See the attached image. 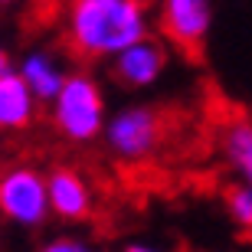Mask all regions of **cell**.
Here are the masks:
<instances>
[{
	"instance_id": "cell-3",
	"label": "cell",
	"mask_w": 252,
	"mask_h": 252,
	"mask_svg": "<svg viewBox=\"0 0 252 252\" xmlns=\"http://www.w3.org/2000/svg\"><path fill=\"white\" fill-rule=\"evenodd\" d=\"M0 216L17 226H43L49 220L46 177L33 167H7L0 174Z\"/></svg>"
},
{
	"instance_id": "cell-7",
	"label": "cell",
	"mask_w": 252,
	"mask_h": 252,
	"mask_svg": "<svg viewBox=\"0 0 252 252\" xmlns=\"http://www.w3.org/2000/svg\"><path fill=\"white\" fill-rule=\"evenodd\" d=\"M46 193H49V213H56L59 220H85L92 196H89V184H85L75 170L59 167L46 177Z\"/></svg>"
},
{
	"instance_id": "cell-14",
	"label": "cell",
	"mask_w": 252,
	"mask_h": 252,
	"mask_svg": "<svg viewBox=\"0 0 252 252\" xmlns=\"http://www.w3.org/2000/svg\"><path fill=\"white\" fill-rule=\"evenodd\" d=\"M7 69H10V53L0 46V72H7Z\"/></svg>"
},
{
	"instance_id": "cell-9",
	"label": "cell",
	"mask_w": 252,
	"mask_h": 252,
	"mask_svg": "<svg viewBox=\"0 0 252 252\" xmlns=\"http://www.w3.org/2000/svg\"><path fill=\"white\" fill-rule=\"evenodd\" d=\"M17 72H20V79L30 85V92L36 95V102H53V95L59 92V85H63V79H65V72L59 69V63L49 56L46 49L27 53Z\"/></svg>"
},
{
	"instance_id": "cell-4",
	"label": "cell",
	"mask_w": 252,
	"mask_h": 252,
	"mask_svg": "<svg viewBox=\"0 0 252 252\" xmlns=\"http://www.w3.org/2000/svg\"><path fill=\"white\" fill-rule=\"evenodd\" d=\"M160 134H164L160 115L148 105H131L125 112L105 118V128H102L105 144L112 148V154H118L125 160L148 158L160 144Z\"/></svg>"
},
{
	"instance_id": "cell-2",
	"label": "cell",
	"mask_w": 252,
	"mask_h": 252,
	"mask_svg": "<svg viewBox=\"0 0 252 252\" xmlns=\"http://www.w3.org/2000/svg\"><path fill=\"white\" fill-rule=\"evenodd\" d=\"M53 122L69 141H95L105 128V95L92 75H65L59 92L53 95Z\"/></svg>"
},
{
	"instance_id": "cell-6",
	"label": "cell",
	"mask_w": 252,
	"mask_h": 252,
	"mask_svg": "<svg viewBox=\"0 0 252 252\" xmlns=\"http://www.w3.org/2000/svg\"><path fill=\"white\" fill-rule=\"evenodd\" d=\"M167 53L154 36H141L112 56V75L125 89H148L164 75Z\"/></svg>"
},
{
	"instance_id": "cell-8",
	"label": "cell",
	"mask_w": 252,
	"mask_h": 252,
	"mask_svg": "<svg viewBox=\"0 0 252 252\" xmlns=\"http://www.w3.org/2000/svg\"><path fill=\"white\" fill-rule=\"evenodd\" d=\"M36 95L17 69L0 72V131H23L36 118Z\"/></svg>"
},
{
	"instance_id": "cell-15",
	"label": "cell",
	"mask_w": 252,
	"mask_h": 252,
	"mask_svg": "<svg viewBox=\"0 0 252 252\" xmlns=\"http://www.w3.org/2000/svg\"><path fill=\"white\" fill-rule=\"evenodd\" d=\"M13 3H20V0H0V7H13Z\"/></svg>"
},
{
	"instance_id": "cell-10",
	"label": "cell",
	"mask_w": 252,
	"mask_h": 252,
	"mask_svg": "<svg viewBox=\"0 0 252 252\" xmlns=\"http://www.w3.org/2000/svg\"><path fill=\"white\" fill-rule=\"evenodd\" d=\"M223 148H226V158L239 170L243 184L252 187V125L249 122H236L226 128V138H223Z\"/></svg>"
},
{
	"instance_id": "cell-1",
	"label": "cell",
	"mask_w": 252,
	"mask_h": 252,
	"mask_svg": "<svg viewBox=\"0 0 252 252\" xmlns=\"http://www.w3.org/2000/svg\"><path fill=\"white\" fill-rule=\"evenodd\" d=\"M148 27V0H65L63 36L79 59H112Z\"/></svg>"
},
{
	"instance_id": "cell-5",
	"label": "cell",
	"mask_w": 252,
	"mask_h": 252,
	"mask_svg": "<svg viewBox=\"0 0 252 252\" xmlns=\"http://www.w3.org/2000/svg\"><path fill=\"white\" fill-rule=\"evenodd\" d=\"M160 27L180 49H203L213 27V0H160Z\"/></svg>"
},
{
	"instance_id": "cell-11",
	"label": "cell",
	"mask_w": 252,
	"mask_h": 252,
	"mask_svg": "<svg viewBox=\"0 0 252 252\" xmlns=\"http://www.w3.org/2000/svg\"><path fill=\"white\" fill-rule=\"evenodd\" d=\"M226 210L233 216V223L246 233H252V187L243 184V187H233L226 193Z\"/></svg>"
},
{
	"instance_id": "cell-12",
	"label": "cell",
	"mask_w": 252,
	"mask_h": 252,
	"mask_svg": "<svg viewBox=\"0 0 252 252\" xmlns=\"http://www.w3.org/2000/svg\"><path fill=\"white\" fill-rule=\"evenodd\" d=\"M36 252H92L82 239H75V236H56V239H49L46 246H39Z\"/></svg>"
},
{
	"instance_id": "cell-13",
	"label": "cell",
	"mask_w": 252,
	"mask_h": 252,
	"mask_svg": "<svg viewBox=\"0 0 252 252\" xmlns=\"http://www.w3.org/2000/svg\"><path fill=\"white\" fill-rule=\"evenodd\" d=\"M125 252H164V249H158V246H128Z\"/></svg>"
}]
</instances>
